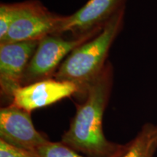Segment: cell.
<instances>
[{"mask_svg": "<svg viewBox=\"0 0 157 157\" xmlns=\"http://www.w3.org/2000/svg\"><path fill=\"white\" fill-rule=\"evenodd\" d=\"M127 0H88L72 15L62 16L57 35L71 32L79 37L103 27L113 15L126 9Z\"/></svg>", "mask_w": 157, "mask_h": 157, "instance_id": "5b68a950", "label": "cell"}, {"mask_svg": "<svg viewBox=\"0 0 157 157\" xmlns=\"http://www.w3.org/2000/svg\"><path fill=\"white\" fill-rule=\"evenodd\" d=\"M0 157H39L36 153L13 146L0 140Z\"/></svg>", "mask_w": 157, "mask_h": 157, "instance_id": "7c38bea8", "label": "cell"}, {"mask_svg": "<svg viewBox=\"0 0 157 157\" xmlns=\"http://www.w3.org/2000/svg\"><path fill=\"white\" fill-rule=\"evenodd\" d=\"M62 15L52 13L39 0L17 2V13L0 44L36 41L56 35Z\"/></svg>", "mask_w": 157, "mask_h": 157, "instance_id": "277c9868", "label": "cell"}, {"mask_svg": "<svg viewBox=\"0 0 157 157\" xmlns=\"http://www.w3.org/2000/svg\"><path fill=\"white\" fill-rule=\"evenodd\" d=\"M17 13V3H1L0 5V41L7 34Z\"/></svg>", "mask_w": 157, "mask_h": 157, "instance_id": "8fae6325", "label": "cell"}, {"mask_svg": "<svg viewBox=\"0 0 157 157\" xmlns=\"http://www.w3.org/2000/svg\"><path fill=\"white\" fill-rule=\"evenodd\" d=\"M75 95H78L75 84L48 78L20 87L14 93L11 103L31 113Z\"/></svg>", "mask_w": 157, "mask_h": 157, "instance_id": "ba28073f", "label": "cell"}, {"mask_svg": "<svg viewBox=\"0 0 157 157\" xmlns=\"http://www.w3.org/2000/svg\"><path fill=\"white\" fill-rule=\"evenodd\" d=\"M0 140L34 153L49 141L35 128L31 113L12 103L0 109Z\"/></svg>", "mask_w": 157, "mask_h": 157, "instance_id": "8992f818", "label": "cell"}, {"mask_svg": "<svg viewBox=\"0 0 157 157\" xmlns=\"http://www.w3.org/2000/svg\"><path fill=\"white\" fill-rule=\"evenodd\" d=\"M38 42L0 44L1 95L12 103L15 91L22 87L23 79Z\"/></svg>", "mask_w": 157, "mask_h": 157, "instance_id": "52a82bcc", "label": "cell"}, {"mask_svg": "<svg viewBox=\"0 0 157 157\" xmlns=\"http://www.w3.org/2000/svg\"><path fill=\"white\" fill-rule=\"evenodd\" d=\"M127 145L124 144L123 148L109 157H119L124 152ZM36 154L39 157H91L80 154L72 148L66 146L61 142H52L49 140L37 149Z\"/></svg>", "mask_w": 157, "mask_h": 157, "instance_id": "30bf717a", "label": "cell"}, {"mask_svg": "<svg viewBox=\"0 0 157 157\" xmlns=\"http://www.w3.org/2000/svg\"><path fill=\"white\" fill-rule=\"evenodd\" d=\"M113 84V68L109 61L90 83L84 101L76 105L70 126L60 142L80 154L91 157H109L123 148L124 144L111 142L105 137L103 119Z\"/></svg>", "mask_w": 157, "mask_h": 157, "instance_id": "6da1fadb", "label": "cell"}, {"mask_svg": "<svg viewBox=\"0 0 157 157\" xmlns=\"http://www.w3.org/2000/svg\"><path fill=\"white\" fill-rule=\"evenodd\" d=\"M125 10L113 15L95 36L74 49L53 78L75 84L78 88V95L85 96L90 83L107 63L110 49L122 29Z\"/></svg>", "mask_w": 157, "mask_h": 157, "instance_id": "7a4b0ae2", "label": "cell"}, {"mask_svg": "<svg viewBox=\"0 0 157 157\" xmlns=\"http://www.w3.org/2000/svg\"><path fill=\"white\" fill-rule=\"evenodd\" d=\"M102 29L103 27L73 39H65L56 35H49L40 39L27 66L22 86L53 78L68 55L95 36Z\"/></svg>", "mask_w": 157, "mask_h": 157, "instance_id": "3957f363", "label": "cell"}, {"mask_svg": "<svg viewBox=\"0 0 157 157\" xmlns=\"http://www.w3.org/2000/svg\"><path fill=\"white\" fill-rule=\"evenodd\" d=\"M126 145L124 152L119 157H154L157 151V124H145Z\"/></svg>", "mask_w": 157, "mask_h": 157, "instance_id": "9c48e42d", "label": "cell"}]
</instances>
